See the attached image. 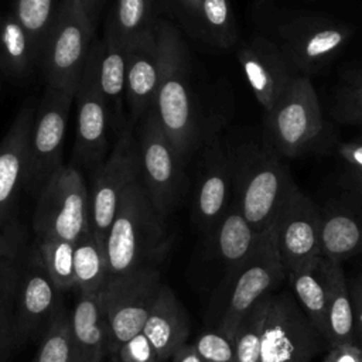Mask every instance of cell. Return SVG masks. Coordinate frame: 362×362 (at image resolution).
Masks as SVG:
<instances>
[{
  "mask_svg": "<svg viewBox=\"0 0 362 362\" xmlns=\"http://www.w3.org/2000/svg\"><path fill=\"white\" fill-rule=\"evenodd\" d=\"M287 280L301 308L328 342L325 256L321 255L287 273Z\"/></svg>",
  "mask_w": 362,
  "mask_h": 362,
  "instance_id": "4316f807",
  "label": "cell"
},
{
  "mask_svg": "<svg viewBox=\"0 0 362 362\" xmlns=\"http://www.w3.org/2000/svg\"><path fill=\"white\" fill-rule=\"evenodd\" d=\"M95 28L81 4L76 0H66L40 54L45 86L78 88L95 42Z\"/></svg>",
  "mask_w": 362,
  "mask_h": 362,
  "instance_id": "9c48e42d",
  "label": "cell"
},
{
  "mask_svg": "<svg viewBox=\"0 0 362 362\" xmlns=\"http://www.w3.org/2000/svg\"><path fill=\"white\" fill-rule=\"evenodd\" d=\"M180 23L188 30V33L198 38L199 37V16L202 0H163Z\"/></svg>",
  "mask_w": 362,
  "mask_h": 362,
  "instance_id": "60d3db41",
  "label": "cell"
},
{
  "mask_svg": "<svg viewBox=\"0 0 362 362\" xmlns=\"http://www.w3.org/2000/svg\"><path fill=\"white\" fill-rule=\"evenodd\" d=\"M198 38L222 49L238 42L239 30L230 0H202Z\"/></svg>",
  "mask_w": 362,
  "mask_h": 362,
  "instance_id": "f546056e",
  "label": "cell"
},
{
  "mask_svg": "<svg viewBox=\"0 0 362 362\" xmlns=\"http://www.w3.org/2000/svg\"><path fill=\"white\" fill-rule=\"evenodd\" d=\"M161 66L153 109L165 136L188 164L202 144L216 133H205L192 92L188 49L175 27L156 20Z\"/></svg>",
  "mask_w": 362,
  "mask_h": 362,
  "instance_id": "6da1fadb",
  "label": "cell"
},
{
  "mask_svg": "<svg viewBox=\"0 0 362 362\" xmlns=\"http://www.w3.org/2000/svg\"><path fill=\"white\" fill-rule=\"evenodd\" d=\"M189 329L185 308L175 293L163 283L141 331L153 345L158 362H168L181 346L188 344Z\"/></svg>",
  "mask_w": 362,
  "mask_h": 362,
  "instance_id": "7402d4cb",
  "label": "cell"
},
{
  "mask_svg": "<svg viewBox=\"0 0 362 362\" xmlns=\"http://www.w3.org/2000/svg\"><path fill=\"white\" fill-rule=\"evenodd\" d=\"M259 1H264V0H259Z\"/></svg>",
  "mask_w": 362,
  "mask_h": 362,
  "instance_id": "816d5d0a",
  "label": "cell"
},
{
  "mask_svg": "<svg viewBox=\"0 0 362 362\" xmlns=\"http://www.w3.org/2000/svg\"><path fill=\"white\" fill-rule=\"evenodd\" d=\"M276 33V41L297 74L311 76L349 42L354 27L329 16L301 13L281 20Z\"/></svg>",
  "mask_w": 362,
  "mask_h": 362,
  "instance_id": "ba28073f",
  "label": "cell"
},
{
  "mask_svg": "<svg viewBox=\"0 0 362 362\" xmlns=\"http://www.w3.org/2000/svg\"><path fill=\"white\" fill-rule=\"evenodd\" d=\"M11 228H14V226L11 225V226H7V228H4V226H1V225H0V236H1V235H4V233H6L7 230H10Z\"/></svg>",
  "mask_w": 362,
  "mask_h": 362,
  "instance_id": "681fc988",
  "label": "cell"
},
{
  "mask_svg": "<svg viewBox=\"0 0 362 362\" xmlns=\"http://www.w3.org/2000/svg\"><path fill=\"white\" fill-rule=\"evenodd\" d=\"M62 311V291L47 273L37 249L23 257L14 290L13 315L17 346L41 339Z\"/></svg>",
  "mask_w": 362,
  "mask_h": 362,
  "instance_id": "5bb4252c",
  "label": "cell"
},
{
  "mask_svg": "<svg viewBox=\"0 0 362 362\" xmlns=\"http://www.w3.org/2000/svg\"><path fill=\"white\" fill-rule=\"evenodd\" d=\"M320 214L325 257L342 263L362 253V197L341 189L320 208Z\"/></svg>",
  "mask_w": 362,
  "mask_h": 362,
  "instance_id": "44dd1931",
  "label": "cell"
},
{
  "mask_svg": "<svg viewBox=\"0 0 362 362\" xmlns=\"http://www.w3.org/2000/svg\"><path fill=\"white\" fill-rule=\"evenodd\" d=\"M342 76H344V81L362 82V64H358L356 66L348 69Z\"/></svg>",
  "mask_w": 362,
  "mask_h": 362,
  "instance_id": "c3c4849f",
  "label": "cell"
},
{
  "mask_svg": "<svg viewBox=\"0 0 362 362\" xmlns=\"http://www.w3.org/2000/svg\"><path fill=\"white\" fill-rule=\"evenodd\" d=\"M76 89L45 86L34 115L24 188L40 194L49 177L62 165L66 123Z\"/></svg>",
  "mask_w": 362,
  "mask_h": 362,
  "instance_id": "7c38bea8",
  "label": "cell"
},
{
  "mask_svg": "<svg viewBox=\"0 0 362 362\" xmlns=\"http://www.w3.org/2000/svg\"><path fill=\"white\" fill-rule=\"evenodd\" d=\"M17 277L13 281L0 286V362H8L11 352L18 348L16 341L13 315V301Z\"/></svg>",
  "mask_w": 362,
  "mask_h": 362,
  "instance_id": "8d00e7d4",
  "label": "cell"
},
{
  "mask_svg": "<svg viewBox=\"0 0 362 362\" xmlns=\"http://www.w3.org/2000/svg\"><path fill=\"white\" fill-rule=\"evenodd\" d=\"M65 3L66 0H14L13 14L28 31L40 54Z\"/></svg>",
  "mask_w": 362,
  "mask_h": 362,
  "instance_id": "1f68e13d",
  "label": "cell"
},
{
  "mask_svg": "<svg viewBox=\"0 0 362 362\" xmlns=\"http://www.w3.org/2000/svg\"><path fill=\"white\" fill-rule=\"evenodd\" d=\"M76 1L85 10V13L90 18V21L96 25L98 18H99V13H100V10L103 7L105 0H76Z\"/></svg>",
  "mask_w": 362,
  "mask_h": 362,
  "instance_id": "7dc6e473",
  "label": "cell"
},
{
  "mask_svg": "<svg viewBox=\"0 0 362 362\" xmlns=\"http://www.w3.org/2000/svg\"><path fill=\"white\" fill-rule=\"evenodd\" d=\"M348 287L355 318V344L362 349V273H356L352 279H349Z\"/></svg>",
  "mask_w": 362,
  "mask_h": 362,
  "instance_id": "b9f144b4",
  "label": "cell"
},
{
  "mask_svg": "<svg viewBox=\"0 0 362 362\" xmlns=\"http://www.w3.org/2000/svg\"><path fill=\"white\" fill-rule=\"evenodd\" d=\"M161 284L160 272L156 267L107 277L99 296L109 328L110 356L143 331Z\"/></svg>",
  "mask_w": 362,
  "mask_h": 362,
  "instance_id": "30bf717a",
  "label": "cell"
},
{
  "mask_svg": "<svg viewBox=\"0 0 362 362\" xmlns=\"http://www.w3.org/2000/svg\"><path fill=\"white\" fill-rule=\"evenodd\" d=\"M109 362H119V361H117L116 356H110V361H109Z\"/></svg>",
  "mask_w": 362,
  "mask_h": 362,
  "instance_id": "f907efd6",
  "label": "cell"
},
{
  "mask_svg": "<svg viewBox=\"0 0 362 362\" xmlns=\"http://www.w3.org/2000/svg\"><path fill=\"white\" fill-rule=\"evenodd\" d=\"M238 61L263 112H269L294 81L297 71L274 38L252 35L238 48Z\"/></svg>",
  "mask_w": 362,
  "mask_h": 362,
  "instance_id": "ac0fdd59",
  "label": "cell"
},
{
  "mask_svg": "<svg viewBox=\"0 0 362 362\" xmlns=\"http://www.w3.org/2000/svg\"><path fill=\"white\" fill-rule=\"evenodd\" d=\"M339 187L341 189L362 197V170L345 165V170L339 175Z\"/></svg>",
  "mask_w": 362,
  "mask_h": 362,
  "instance_id": "f6af8a7d",
  "label": "cell"
},
{
  "mask_svg": "<svg viewBox=\"0 0 362 362\" xmlns=\"http://www.w3.org/2000/svg\"><path fill=\"white\" fill-rule=\"evenodd\" d=\"M274 228L286 273L322 255L320 208L296 181L279 212Z\"/></svg>",
  "mask_w": 362,
  "mask_h": 362,
  "instance_id": "e0dca14e",
  "label": "cell"
},
{
  "mask_svg": "<svg viewBox=\"0 0 362 362\" xmlns=\"http://www.w3.org/2000/svg\"><path fill=\"white\" fill-rule=\"evenodd\" d=\"M266 296L247 311L235 331L232 338L235 362H262V335L266 313Z\"/></svg>",
  "mask_w": 362,
  "mask_h": 362,
  "instance_id": "836d02e7",
  "label": "cell"
},
{
  "mask_svg": "<svg viewBox=\"0 0 362 362\" xmlns=\"http://www.w3.org/2000/svg\"><path fill=\"white\" fill-rule=\"evenodd\" d=\"M337 154L346 167L362 170V136L338 143Z\"/></svg>",
  "mask_w": 362,
  "mask_h": 362,
  "instance_id": "7bdbcfd3",
  "label": "cell"
},
{
  "mask_svg": "<svg viewBox=\"0 0 362 362\" xmlns=\"http://www.w3.org/2000/svg\"><path fill=\"white\" fill-rule=\"evenodd\" d=\"M286 277L273 223L262 232L256 250L228 283L226 304L216 329L232 341L247 311L266 294L276 291Z\"/></svg>",
  "mask_w": 362,
  "mask_h": 362,
  "instance_id": "8fae6325",
  "label": "cell"
},
{
  "mask_svg": "<svg viewBox=\"0 0 362 362\" xmlns=\"http://www.w3.org/2000/svg\"><path fill=\"white\" fill-rule=\"evenodd\" d=\"M107 277L129 274L154 263L164 255L167 235L164 222L154 211L137 178L124 192L105 240Z\"/></svg>",
  "mask_w": 362,
  "mask_h": 362,
  "instance_id": "3957f363",
  "label": "cell"
},
{
  "mask_svg": "<svg viewBox=\"0 0 362 362\" xmlns=\"http://www.w3.org/2000/svg\"><path fill=\"white\" fill-rule=\"evenodd\" d=\"M137 178L139 163L134 129L127 124L117 134L115 146L103 164L96 170V178L89 194L90 229L102 242L106 240L124 192Z\"/></svg>",
  "mask_w": 362,
  "mask_h": 362,
  "instance_id": "9a60e30c",
  "label": "cell"
},
{
  "mask_svg": "<svg viewBox=\"0 0 362 362\" xmlns=\"http://www.w3.org/2000/svg\"><path fill=\"white\" fill-rule=\"evenodd\" d=\"M328 342L301 308L293 291L266 296L262 362H311Z\"/></svg>",
  "mask_w": 362,
  "mask_h": 362,
  "instance_id": "8992f818",
  "label": "cell"
},
{
  "mask_svg": "<svg viewBox=\"0 0 362 362\" xmlns=\"http://www.w3.org/2000/svg\"><path fill=\"white\" fill-rule=\"evenodd\" d=\"M156 4L157 0H115L106 30L127 44L134 35L154 25L157 20L154 16Z\"/></svg>",
  "mask_w": 362,
  "mask_h": 362,
  "instance_id": "4dcf8cb0",
  "label": "cell"
},
{
  "mask_svg": "<svg viewBox=\"0 0 362 362\" xmlns=\"http://www.w3.org/2000/svg\"><path fill=\"white\" fill-rule=\"evenodd\" d=\"M233 185V202L250 226L262 233L277 219L294 178L263 134L225 141Z\"/></svg>",
  "mask_w": 362,
  "mask_h": 362,
  "instance_id": "7a4b0ae2",
  "label": "cell"
},
{
  "mask_svg": "<svg viewBox=\"0 0 362 362\" xmlns=\"http://www.w3.org/2000/svg\"><path fill=\"white\" fill-rule=\"evenodd\" d=\"M262 134L283 158H297L320 147L327 137V127L310 76H296L264 113Z\"/></svg>",
  "mask_w": 362,
  "mask_h": 362,
  "instance_id": "277c9868",
  "label": "cell"
},
{
  "mask_svg": "<svg viewBox=\"0 0 362 362\" xmlns=\"http://www.w3.org/2000/svg\"><path fill=\"white\" fill-rule=\"evenodd\" d=\"M192 178V219L211 235L233 199L232 168L225 141L214 134L197 151Z\"/></svg>",
  "mask_w": 362,
  "mask_h": 362,
  "instance_id": "2e32d148",
  "label": "cell"
},
{
  "mask_svg": "<svg viewBox=\"0 0 362 362\" xmlns=\"http://www.w3.org/2000/svg\"><path fill=\"white\" fill-rule=\"evenodd\" d=\"M34 247L37 249L47 273L61 291L75 287V243L57 238H37Z\"/></svg>",
  "mask_w": 362,
  "mask_h": 362,
  "instance_id": "d6a6232c",
  "label": "cell"
},
{
  "mask_svg": "<svg viewBox=\"0 0 362 362\" xmlns=\"http://www.w3.org/2000/svg\"><path fill=\"white\" fill-rule=\"evenodd\" d=\"M322 362H362V349L356 344L331 346Z\"/></svg>",
  "mask_w": 362,
  "mask_h": 362,
  "instance_id": "ee69618b",
  "label": "cell"
},
{
  "mask_svg": "<svg viewBox=\"0 0 362 362\" xmlns=\"http://www.w3.org/2000/svg\"><path fill=\"white\" fill-rule=\"evenodd\" d=\"M21 236L16 228H11L0 236V286L13 281L23 263Z\"/></svg>",
  "mask_w": 362,
  "mask_h": 362,
  "instance_id": "74e56055",
  "label": "cell"
},
{
  "mask_svg": "<svg viewBox=\"0 0 362 362\" xmlns=\"http://www.w3.org/2000/svg\"><path fill=\"white\" fill-rule=\"evenodd\" d=\"M168 362H201V359L194 344H185L168 359Z\"/></svg>",
  "mask_w": 362,
  "mask_h": 362,
  "instance_id": "bcb514c9",
  "label": "cell"
},
{
  "mask_svg": "<svg viewBox=\"0 0 362 362\" xmlns=\"http://www.w3.org/2000/svg\"><path fill=\"white\" fill-rule=\"evenodd\" d=\"M139 178L164 222L191 185L187 163L165 136L153 106L134 126Z\"/></svg>",
  "mask_w": 362,
  "mask_h": 362,
  "instance_id": "5b68a950",
  "label": "cell"
},
{
  "mask_svg": "<svg viewBox=\"0 0 362 362\" xmlns=\"http://www.w3.org/2000/svg\"><path fill=\"white\" fill-rule=\"evenodd\" d=\"M102 42L95 41L81 74L75 93L76 134L74 146L75 163L96 171L106 160L110 117L99 85V57Z\"/></svg>",
  "mask_w": 362,
  "mask_h": 362,
  "instance_id": "4fadbf2b",
  "label": "cell"
},
{
  "mask_svg": "<svg viewBox=\"0 0 362 362\" xmlns=\"http://www.w3.org/2000/svg\"><path fill=\"white\" fill-rule=\"evenodd\" d=\"M33 362H75L69 317L62 310L40 339Z\"/></svg>",
  "mask_w": 362,
  "mask_h": 362,
  "instance_id": "e575fe53",
  "label": "cell"
},
{
  "mask_svg": "<svg viewBox=\"0 0 362 362\" xmlns=\"http://www.w3.org/2000/svg\"><path fill=\"white\" fill-rule=\"evenodd\" d=\"M68 317L75 362H105L110 356V338L99 293H79Z\"/></svg>",
  "mask_w": 362,
  "mask_h": 362,
  "instance_id": "603a6c76",
  "label": "cell"
},
{
  "mask_svg": "<svg viewBox=\"0 0 362 362\" xmlns=\"http://www.w3.org/2000/svg\"><path fill=\"white\" fill-rule=\"evenodd\" d=\"M332 115L339 123L362 126V82L345 81L337 89Z\"/></svg>",
  "mask_w": 362,
  "mask_h": 362,
  "instance_id": "d590c367",
  "label": "cell"
},
{
  "mask_svg": "<svg viewBox=\"0 0 362 362\" xmlns=\"http://www.w3.org/2000/svg\"><path fill=\"white\" fill-rule=\"evenodd\" d=\"M102 49L99 57V85L107 105L110 129L117 134L127 126L126 117V45L113 33L105 28L100 40Z\"/></svg>",
  "mask_w": 362,
  "mask_h": 362,
  "instance_id": "cb8c5ba5",
  "label": "cell"
},
{
  "mask_svg": "<svg viewBox=\"0 0 362 362\" xmlns=\"http://www.w3.org/2000/svg\"><path fill=\"white\" fill-rule=\"evenodd\" d=\"M109 276L105 242L98 239L92 229L76 243L74 253V279L79 293L96 294Z\"/></svg>",
  "mask_w": 362,
  "mask_h": 362,
  "instance_id": "f1b7e54d",
  "label": "cell"
},
{
  "mask_svg": "<svg viewBox=\"0 0 362 362\" xmlns=\"http://www.w3.org/2000/svg\"><path fill=\"white\" fill-rule=\"evenodd\" d=\"M327 325L331 346L355 344V318L348 279L341 262L325 257Z\"/></svg>",
  "mask_w": 362,
  "mask_h": 362,
  "instance_id": "484cf974",
  "label": "cell"
},
{
  "mask_svg": "<svg viewBox=\"0 0 362 362\" xmlns=\"http://www.w3.org/2000/svg\"><path fill=\"white\" fill-rule=\"evenodd\" d=\"M160 66V44L153 25L134 35L126 45V106L133 129L154 103Z\"/></svg>",
  "mask_w": 362,
  "mask_h": 362,
  "instance_id": "d6986e66",
  "label": "cell"
},
{
  "mask_svg": "<svg viewBox=\"0 0 362 362\" xmlns=\"http://www.w3.org/2000/svg\"><path fill=\"white\" fill-rule=\"evenodd\" d=\"M260 235L262 233L250 226L232 199L226 214L209 235L212 238L215 253L226 269L228 283L253 255L260 240Z\"/></svg>",
  "mask_w": 362,
  "mask_h": 362,
  "instance_id": "d4e9b609",
  "label": "cell"
},
{
  "mask_svg": "<svg viewBox=\"0 0 362 362\" xmlns=\"http://www.w3.org/2000/svg\"><path fill=\"white\" fill-rule=\"evenodd\" d=\"M35 109L34 102L28 100L0 141V225L4 228L11 226V208L25 184Z\"/></svg>",
  "mask_w": 362,
  "mask_h": 362,
  "instance_id": "ffe728a7",
  "label": "cell"
},
{
  "mask_svg": "<svg viewBox=\"0 0 362 362\" xmlns=\"http://www.w3.org/2000/svg\"><path fill=\"white\" fill-rule=\"evenodd\" d=\"M33 226L37 238L76 243L90 230V202L85 180L74 165H61L38 195Z\"/></svg>",
  "mask_w": 362,
  "mask_h": 362,
  "instance_id": "52a82bcc",
  "label": "cell"
},
{
  "mask_svg": "<svg viewBox=\"0 0 362 362\" xmlns=\"http://www.w3.org/2000/svg\"><path fill=\"white\" fill-rule=\"evenodd\" d=\"M40 61V52L13 13L0 16V69L14 78L24 76Z\"/></svg>",
  "mask_w": 362,
  "mask_h": 362,
  "instance_id": "83f0119b",
  "label": "cell"
},
{
  "mask_svg": "<svg viewBox=\"0 0 362 362\" xmlns=\"http://www.w3.org/2000/svg\"><path fill=\"white\" fill-rule=\"evenodd\" d=\"M112 356H116L119 362H158L153 345L143 332L124 342Z\"/></svg>",
  "mask_w": 362,
  "mask_h": 362,
  "instance_id": "ab89813d",
  "label": "cell"
},
{
  "mask_svg": "<svg viewBox=\"0 0 362 362\" xmlns=\"http://www.w3.org/2000/svg\"><path fill=\"white\" fill-rule=\"evenodd\" d=\"M192 344L201 362H235L232 341L218 329L202 332Z\"/></svg>",
  "mask_w": 362,
  "mask_h": 362,
  "instance_id": "f35d334b",
  "label": "cell"
}]
</instances>
